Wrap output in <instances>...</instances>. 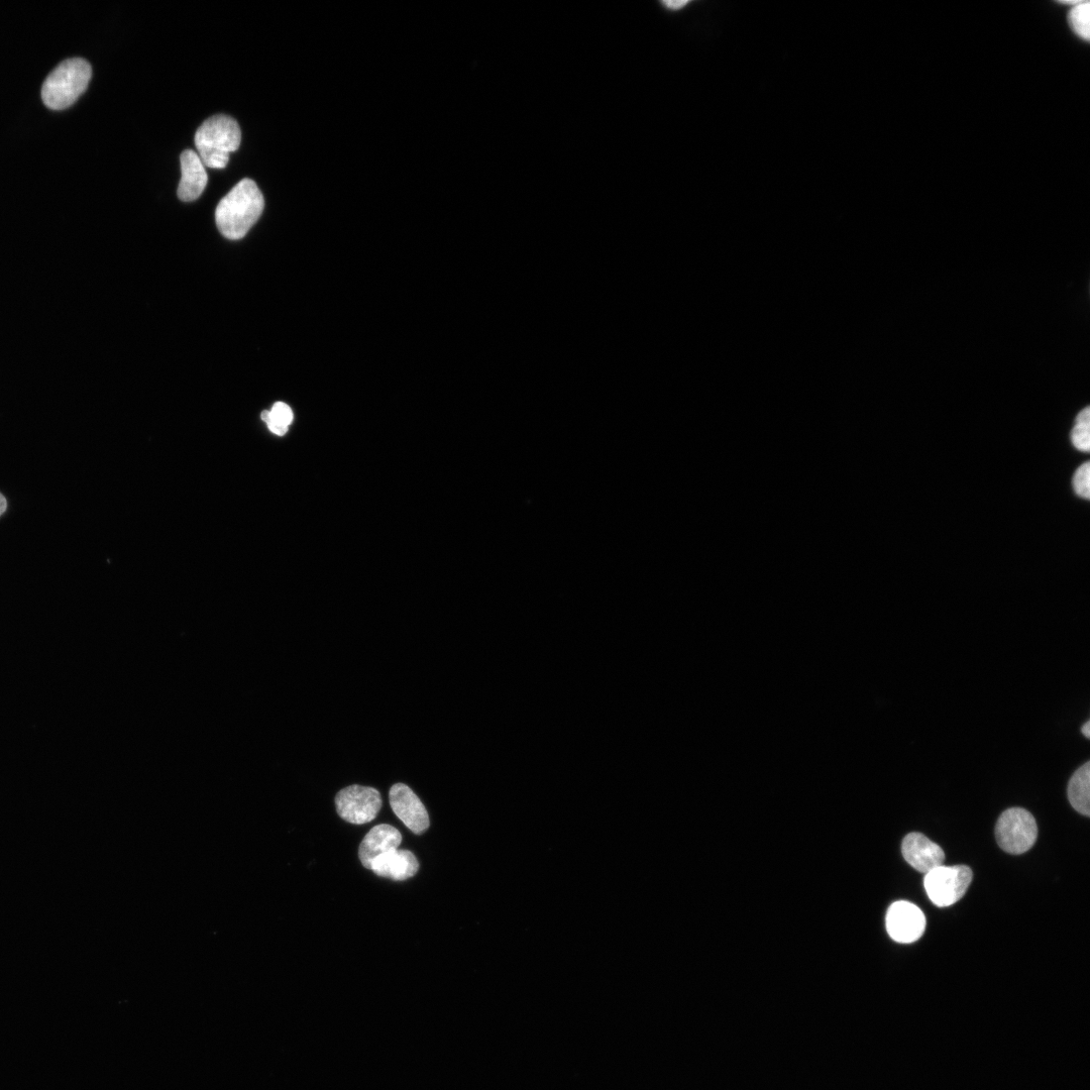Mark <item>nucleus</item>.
Masks as SVG:
<instances>
[{"instance_id":"obj_1","label":"nucleus","mask_w":1090,"mask_h":1090,"mask_svg":"<svg viewBox=\"0 0 1090 1090\" xmlns=\"http://www.w3.org/2000/svg\"><path fill=\"white\" fill-rule=\"evenodd\" d=\"M264 207V196L256 182L244 179L218 203L217 228L227 239L241 240L258 222Z\"/></svg>"},{"instance_id":"obj_2","label":"nucleus","mask_w":1090,"mask_h":1090,"mask_svg":"<svg viewBox=\"0 0 1090 1090\" xmlns=\"http://www.w3.org/2000/svg\"><path fill=\"white\" fill-rule=\"evenodd\" d=\"M194 141L198 156L205 167L225 169L230 155L241 146L242 132L236 120L217 115L201 125Z\"/></svg>"},{"instance_id":"obj_3","label":"nucleus","mask_w":1090,"mask_h":1090,"mask_svg":"<svg viewBox=\"0 0 1090 1090\" xmlns=\"http://www.w3.org/2000/svg\"><path fill=\"white\" fill-rule=\"evenodd\" d=\"M91 76V65L84 59L73 58L62 62L43 84L45 105L52 111L70 107L85 92Z\"/></svg>"},{"instance_id":"obj_4","label":"nucleus","mask_w":1090,"mask_h":1090,"mask_svg":"<svg viewBox=\"0 0 1090 1090\" xmlns=\"http://www.w3.org/2000/svg\"><path fill=\"white\" fill-rule=\"evenodd\" d=\"M972 877V871L968 866L941 865L928 872L924 886L932 903L944 908L954 905L963 898Z\"/></svg>"},{"instance_id":"obj_5","label":"nucleus","mask_w":1090,"mask_h":1090,"mask_svg":"<svg viewBox=\"0 0 1090 1090\" xmlns=\"http://www.w3.org/2000/svg\"><path fill=\"white\" fill-rule=\"evenodd\" d=\"M996 837L1004 851L1011 854H1023L1030 850L1037 840L1036 820L1025 809H1008L998 820Z\"/></svg>"},{"instance_id":"obj_6","label":"nucleus","mask_w":1090,"mask_h":1090,"mask_svg":"<svg viewBox=\"0 0 1090 1090\" xmlns=\"http://www.w3.org/2000/svg\"><path fill=\"white\" fill-rule=\"evenodd\" d=\"M382 803L378 790L359 785L343 789L336 797L339 816L356 825L374 821L382 808Z\"/></svg>"},{"instance_id":"obj_7","label":"nucleus","mask_w":1090,"mask_h":1090,"mask_svg":"<svg viewBox=\"0 0 1090 1090\" xmlns=\"http://www.w3.org/2000/svg\"><path fill=\"white\" fill-rule=\"evenodd\" d=\"M926 929V918L914 904L901 901L894 903L887 914V930L899 943L910 944L919 940Z\"/></svg>"},{"instance_id":"obj_8","label":"nucleus","mask_w":1090,"mask_h":1090,"mask_svg":"<svg viewBox=\"0 0 1090 1090\" xmlns=\"http://www.w3.org/2000/svg\"><path fill=\"white\" fill-rule=\"evenodd\" d=\"M394 814L414 834L426 832L430 826L428 812L416 794L404 784L394 785L389 792Z\"/></svg>"},{"instance_id":"obj_9","label":"nucleus","mask_w":1090,"mask_h":1090,"mask_svg":"<svg viewBox=\"0 0 1090 1090\" xmlns=\"http://www.w3.org/2000/svg\"><path fill=\"white\" fill-rule=\"evenodd\" d=\"M902 851L907 862L922 874L943 865V849L921 833H910L903 841Z\"/></svg>"},{"instance_id":"obj_10","label":"nucleus","mask_w":1090,"mask_h":1090,"mask_svg":"<svg viewBox=\"0 0 1090 1090\" xmlns=\"http://www.w3.org/2000/svg\"><path fill=\"white\" fill-rule=\"evenodd\" d=\"M371 870L378 877L403 882L417 874L419 862L411 851L394 849L376 858Z\"/></svg>"},{"instance_id":"obj_11","label":"nucleus","mask_w":1090,"mask_h":1090,"mask_svg":"<svg viewBox=\"0 0 1090 1090\" xmlns=\"http://www.w3.org/2000/svg\"><path fill=\"white\" fill-rule=\"evenodd\" d=\"M180 161L182 177L177 191L178 197L184 202H191L203 193L208 176L200 157L194 151H184Z\"/></svg>"},{"instance_id":"obj_12","label":"nucleus","mask_w":1090,"mask_h":1090,"mask_svg":"<svg viewBox=\"0 0 1090 1090\" xmlns=\"http://www.w3.org/2000/svg\"><path fill=\"white\" fill-rule=\"evenodd\" d=\"M401 842L402 835L395 827L388 824L375 826L360 845L359 857L363 866L371 869L376 858L397 849Z\"/></svg>"},{"instance_id":"obj_13","label":"nucleus","mask_w":1090,"mask_h":1090,"mask_svg":"<svg viewBox=\"0 0 1090 1090\" xmlns=\"http://www.w3.org/2000/svg\"><path fill=\"white\" fill-rule=\"evenodd\" d=\"M1090 762L1080 767L1071 777L1068 785V799L1078 813L1090 816Z\"/></svg>"},{"instance_id":"obj_14","label":"nucleus","mask_w":1090,"mask_h":1090,"mask_svg":"<svg viewBox=\"0 0 1090 1090\" xmlns=\"http://www.w3.org/2000/svg\"><path fill=\"white\" fill-rule=\"evenodd\" d=\"M1068 24L1072 32L1085 42L1090 40V4L1080 2L1071 8L1068 14Z\"/></svg>"},{"instance_id":"obj_15","label":"nucleus","mask_w":1090,"mask_h":1090,"mask_svg":"<svg viewBox=\"0 0 1090 1090\" xmlns=\"http://www.w3.org/2000/svg\"><path fill=\"white\" fill-rule=\"evenodd\" d=\"M262 419L268 424L272 432L284 435L293 421V412L287 404L277 402L271 411L262 413Z\"/></svg>"},{"instance_id":"obj_16","label":"nucleus","mask_w":1090,"mask_h":1090,"mask_svg":"<svg viewBox=\"0 0 1090 1090\" xmlns=\"http://www.w3.org/2000/svg\"><path fill=\"white\" fill-rule=\"evenodd\" d=\"M1090 409L1086 407L1076 417L1075 425L1071 431L1072 445L1080 452L1088 453L1090 449Z\"/></svg>"},{"instance_id":"obj_17","label":"nucleus","mask_w":1090,"mask_h":1090,"mask_svg":"<svg viewBox=\"0 0 1090 1090\" xmlns=\"http://www.w3.org/2000/svg\"><path fill=\"white\" fill-rule=\"evenodd\" d=\"M1089 479L1090 466L1089 463L1086 462L1076 470L1073 476V488L1075 493L1086 500H1088L1090 496Z\"/></svg>"},{"instance_id":"obj_18","label":"nucleus","mask_w":1090,"mask_h":1090,"mask_svg":"<svg viewBox=\"0 0 1090 1090\" xmlns=\"http://www.w3.org/2000/svg\"><path fill=\"white\" fill-rule=\"evenodd\" d=\"M7 507L8 503L6 498L2 494H0V516H2L6 512Z\"/></svg>"},{"instance_id":"obj_19","label":"nucleus","mask_w":1090,"mask_h":1090,"mask_svg":"<svg viewBox=\"0 0 1090 1090\" xmlns=\"http://www.w3.org/2000/svg\"><path fill=\"white\" fill-rule=\"evenodd\" d=\"M1081 732H1082V733L1084 734V736H1085L1086 738H1089V737H1090V722H1089V721H1087V722H1086V723H1085V724H1084V725L1082 726V728H1081Z\"/></svg>"},{"instance_id":"obj_20","label":"nucleus","mask_w":1090,"mask_h":1090,"mask_svg":"<svg viewBox=\"0 0 1090 1090\" xmlns=\"http://www.w3.org/2000/svg\"><path fill=\"white\" fill-rule=\"evenodd\" d=\"M1079 3L1080 2H1077V0H1064V2H1059V4H1061V5H1068V6H1072V7L1078 5Z\"/></svg>"}]
</instances>
